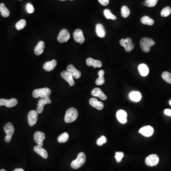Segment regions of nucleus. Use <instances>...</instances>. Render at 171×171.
Listing matches in <instances>:
<instances>
[{
	"label": "nucleus",
	"instance_id": "nucleus-8",
	"mask_svg": "<svg viewBox=\"0 0 171 171\" xmlns=\"http://www.w3.org/2000/svg\"><path fill=\"white\" fill-rule=\"evenodd\" d=\"M38 113L36 110H31L28 115V121L29 126L31 127L35 125L38 121Z\"/></svg>",
	"mask_w": 171,
	"mask_h": 171
},
{
	"label": "nucleus",
	"instance_id": "nucleus-47",
	"mask_svg": "<svg viewBox=\"0 0 171 171\" xmlns=\"http://www.w3.org/2000/svg\"><path fill=\"white\" fill-rule=\"evenodd\" d=\"M71 1H73V0H71Z\"/></svg>",
	"mask_w": 171,
	"mask_h": 171
},
{
	"label": "nucleus",
	"instance_id": "nucleus-34",
	"mask_svg": "<svg viewBox=\"0 0 171 171\" xmlns=\"http://www.w3.org/2000/svg\"><path fill=\"white\" fill-rule=\"evenodd\" d=\"M157 4V0H146L142 3L144 6H147L149 7H153Z\"/></svg>",
	"mask_w": 171,
	"mask_h": 171
},
{
	"label": "nucleus",
	"instance_id": "nucleus-33",
	"mask_svg": "<svg viewBox=\"0 0 171 171\" xmlns=\"http://www.w3.org/2000/svg\"><path fill=\"white\" fill-rule=\"evenodd\" d=\"M162 77L165 81L169 84H171V73L167 71H164L162 73Z\"/></svg>",
	"mask_w": 171,
	"mask_h": 171
},
{
	"label": "nucleus",
	"instance_id": "nucleus-13",
	"mask_svg": "<svg viewBox=\"0 0 171 171\" xmlns=\"http://www.w3.org/2000/svg\"><path fill=\"white\" fill-rule=\"evenodd\" d=\"M73 37L76 42L82 44L85 41V38L83 33L80 29H77L73 33Z\"/></svg>",
	"mask_w": 171,
	"mask_h": 171
},
{
	"label": "nucleus",
	"instance_id": "nucleus-14",
	"mask_svg": "<svg viewBox=\"0 0 171 171\" xmlns=\"http://www.w3.org/2000/svg\"><path fill=\"white\" fill-rule=\"evenodd\" d=\"M139 132L144 136L149 137L153 135L154 133V129L151 126H146L140 128Z\"/></svg>",
	"mask_w": 171,
	"mask_h": 171
},
{
	"label": "nucleus",
	"instance_id": "nucleus-6",
	"mask_svg": "<svg viewBox=\"0 0 171 171\" xmlns=\"http://www.w3.org/2000/svg\"><path fill=\"white\" fill-rule=\"evenodd\" d=\"M120 44L124 48L126 52H130L135 48V44L132 42V40L130 38L123 39L120 41Z\"/></svg>",
	"mask_w": 171,
	"mask_h": 171
},
{
	"label": "nucleus",
	"instance_id": "nucleus-29",
	"mask_svg": "<svg viewBox=\"0 0 171 171\" xmlns=\"http://www.w3.org/2000/svg\"><path fill=\"white\" fill-rule=\"evenodd\" d=\"M140 21L143 24L149 25V26H152L154 24V20L147 16H145L144 17H143L141 19Z\"/></svg>",
	"mask_w": 171,
	"mask_h": 171
},
{
	"label": "nucleus",
	"instance_id": "nucleus-16",
	"mask_svg": "<svg viewBox=\"0 0 171 171\" xmlns=\"http://www.w3.org/2000/svg\"><path fill=\"white\" fill-rule=\"evenodd\" d=\"M67 70L72 74L73 78L75 79H79L81 76V73L80 72V71L77 70L73 65H68V66H67Z\"/></svg>",
	"mask_w": 171,
	"mask_h": 171
},
{
	"label": "nucleus",
	"instance_id": "nucleus-40",
	"mask_svg": "<svg viewBox=\"0 0 171 171\" xmlns=\"http://www.w3.org/2000/svg\"><path fill=\"white\" fill-rule=\"evenodd\" d=\"M98 1L103 6H107L109 3V0H98Z\"/></svg>",
	"mask_w": 171,
	"mask_h": 171
},
{
	"label": "nucleus",
	"instance_id": "nucleus-36",
	"mask_svg": "<svg viewBox=\"0 0 171 171\" xmlns=\"http://www.w3.org/2000/svg\"><path fill=\"white\" fill-rule=\"evenodd\" d=\"M171 13V9L170 7H166L162 10L161 15L163 17H167Z\"/></svg>",
	"mask_w": 171,
	"mask_h": 171
},
{
	"label": "nucleus",
	"instance_id": "nucleus-35",
	"mask_svg": "<svg viewBox=\"0 0 171 171\" xmlns=\"http://www.w3.org/2000/svg\"><path fill=\"white\" fill-rule=\"evenodd\" d=\"M26 21L25 20H21L16 24V28L17 29V30H19V31L22 30L26 26Z\"/></svg>",
	"mask_w": 171,
	"mask_h": 171
},
{
	"label": "nucleus",
	"instance_id": "nucleus-44",
	"mask_svg": "<svg viewBox=\"0 0 171 171\" xmlns=\"http://www.w3.org/2000/svg\"><path fill=\"white\" fill-rule=\"evenodd\" d=\"M169 104H170V106H171V100L169 102Z\"/></svg>",
	"mask_w": 171,
	"mask_h": 171
},
{
	"label": "nucleus",
	"instance_id": "nucleus-20",
	"mask_svg": "<svg viewBox=\"0 0 171 171\" xmlns=\"http://www.w3.org/2000/svg\"><path fill=\"white\" fill-rule=\"evenodd\" d=\"M87 66H93L94 68H101L102 66V63L99 60H94L91 57H89L86 60Z\"/></svg>",
	"mask_w": 171,
	"mask_h": 171
},
{
	"label": "nucleus",
	"instance_id": "nucleus-43",
	"mask_svg": "<svg viewBox=\"0 0 171 171\" xmlns=\"http://www.w3.org/2000/svg\"><path fill=\"white\" fill-rule=\"evenodd\" d=\"M0 171H6V170H5V169H1V170H0Z\"/></svg>",
	"mask_w": 171,
	"mask_h": 171
},
{
	"label": "nucleus",
	"instance_id": "nucleus-45",
	"mask_svg": "<svg viewBox=\"0 0 171 171\" xmlns=\"http://www.w3.org/2000/svg\"><path fill=\"white\" fill-rule=\"evenodd\" d=\"M60 1H66V0H60Z\"/></svg>",
	"mask_w": 171,
	"mask_h": 171
},
{
	"label": "nucleus",
	"instance_id": "nucleus-41",
	"mask_svg": "<svg viewBox=\"0 0 171 171\" xmlns=\"http://www.w3.org/2000/svg\"><path fill=\"white\" fill-rule=\"evenodd\" d=\"M164 113L165 115L169 116H171V110L170 109H166L164 111Z\"/></svg>",
	"mask_w": 171,
	"mask_h": 171
},
{
	"label": "nucleus",
	"instance_id": "nucleus-30",
	"mask_svg": "<svg viewBox=\"0 0 171 171\" xmlns=\"http://www.w3.org/2000/svg\"><path fill=\"white\" fill-rule=\"evenodd\" d=\"M68 138H69V135H68V133L67 132H64L60 135H59L57 138V141L60 143H65L68 140Z\"/></svg>",
	"mask_w": 171,
	"mask_h": 171
},
{
	"label": "nucleus",
	"instance_id": "nucleus-22",
	"mask_svg": "<svg viewBox=\"0 0 171 171\" xmlns=\"http://www.w3.org/2000/svg\"><path fill=\"white\" fill-rule=\"evenodd\" d=\"M34 150L36 153L40 154L41 156L44 159H47L48 157V152L42 147L36 146H34L33 148Z\"/></svg>",
	"mask_w": 171,
	"mask_h": 171
},
{
	"label": "nucleus",
	"instance_id": "nucleus-39",
	"mask_svg": "<svg viewBox=\"0 0 171 171\" xmlns=\"http://www.w3.org/2000/svg\"><path fill=\"white\" fill-rule=\"evenodd\" d=\"M26 9L27 12L29 13H32L34 12V8L31 3L27 4Z\"/></svg>",
	"mask_w": 171,
	"mask_h": 171
},
{
	"label": "nucleus",
	"instance_id": "nucleus-17",
	"mask_svg": "<svg viewBox=\"0 0 171 171\" xmlns=\"http://www.w3.org/2000/svg\"><path fill=\"white\" fill-rule=\"evenodd\" d=\"M127 112L123 110H119L116 112V117L119 122L122 124H126L127 121Z\"/></svg>",
	"mask_w": 171,
	"mask_h": 171
},
{
	"label": "nucleus",
	"instance_id": "nucleus-4",
	"mask_svg": "<svg viewBox=\"0 0 171 171\" xmlns=\"http://www.w3.org/2000/svg\"><path fill=\"white\" fill-rule=\"evenodd\" d=\"M51 90L48 87L42 89H36L33 91L32 96L34 98H44L46 97H49L51 94Z\"/></svg>",
	"mask_w": 171,
	"mask_h": 171
},
{
	"label": "nucleus",
	"instance_id": "nucleus-31",
	"mask_svg": "<svg viewBox=\"0 0 171 171\" xmlns=\"http://www.w3.org/2000/svg\"><path fill=\"white\" fill-rule=\"evenodd\" d=\"M121 11V15L123 18H127L130 13V11L127 6H122Z\"/></svg>",
	"mask_w": 171,
	"mask_h": 171
},
{
	"label": "nucleus",
	"instance_id": "nucleus-48",
	"mask_svg": "<svg viewBox=\"0 0 171 171\" xmlns=\"http://www.w3.org/2000/svg\"><path fill=\"white\" fill-rule=\"evenodd\" d=\"M157 1H158V0H157Z\"/></svg>",
	"mask_w": 171,
	"mask_h": 171
},
{
	"label": "nucleus",
	"instance_id": "nucleus-38",
	"mask_svg": "<svg viewBox=\"0 0 171 171\" xmlns=\"http://www.w3.org/2000/svg\"><path fill=\"white\" fill-rule=\"evenodd\" d=\"M107 139L105 136H101L97 142V145L99 146H101L103 144L107 142Z\"/></svg>",
	"mask_w": 171,
	"mask_h": 171
},
{
	"label": "nucleus",
	"instance_id": "nucleus-23",
	"mask_svg": "<svg viewBox=\"0 0 171 171\" xmlns=\"http://www.w3.org/2000/svg\"><path fill=\"white\" fill-rule=\"evenodd\" d=\"M96 32L97 35L101 38H104L106 34L104 27L103 26L102 24H99V23L96 25Z\"/></svg>",
	"mask_w": 171,
	"mask_h": 171
},
{
	"label": "nucleus",
	"instance_id": "nucleus-12",
	"mask_svg": "<svg viewBox=\"0 0 171 171\" xmlns=\"http://www.w3.org/2000/svg\"><path fill=\"white\" fill-rule=\"evenodd\" d=\"M34 139L38 146L42 147L43 146V141L45 139L44 133L41 131L36 132L34 135Z\"/></svg>",
	"mask_w": 171,
	"mask_h": 171
},
{
	"label": "nucleus",
	"instance_id": "nucleus-15",
	"mask_svg": "<svg viewBox=\"0 0 171 171\" xmlns=\"http://www.w3.org/2000/svg\"><path fill=\"white\" fill-rule=\"evenodd\" d=\"M61 76L68 83L71 87H72L75 85V81L73 79V76L70 72L68 71H63L61 73Z\"/></svg>",
	"mask_w": 171,
	"mask_h": 171
},
{
	"label": "nucleus",
	"instance_id": "nucleus-18",
	"mask_svg": "<svg viewBox=\"0 0 171 171\" xmlns=\"http://www.w3.org/2000/svg\"><path fill=\"white\" fill-rule=\"evenodd\" d=\"M90 104L92 107L96 108V109L98 110H101L103 109L104 105L102 102L98 101V99L96 98H91L89 101Z\"/></svg>",
	"mask_w": 171,
	"mask_h": 171
},
{
	"label": "nucleus",
	"instance_id": "nucleus-21",
	"mask_svg": "<svg viewBox=\"0 0 171 171\" xmlns=\"http://www.w3.org/2000/svg\"><path fill=\"white\" fill-rule=\"evenodd\" d=\"M57 64V60H53L51 61L46 62L43 65V68L48 72H49L54 70Z\"/></svg>",
	"mask_w": 171,
	"mask_h": 171
},
{
	"label": "nucleus",
	"instance_id": "nucleus-9",
	"mask_svg": "<svg viewBox=\"0 0 171 171\" xmlns=\"http://www.w3.org/2000/svg\"><path fill=\"white\" fill-rule=\"evenodd\" d=\"M71 35L67 29H62L59 33L57 40L60 43L66 42L70 40Z\"/></svg>",
	"mask_w": 171,
	"mask_h": 171
},
{
	"label": "nucleus",
	"instance_id": "nucleus-25",
	"mask_svg": "<svg viewBox=\"0 0 171 171\" xmlns=\"http://www.w3.org/2000/svg\"><path fill=\"white\" fill-rule=\"evenodd\" d=\"M138 71L140 74L143 77H146L149 72L148 67L145 64H141L138 66Z\"/></svg>",
	"mask_w": 171,
	"mask_h": 171
},
{
	"label": "nucleus",
	"instance_id": "nucleus-10",
	"mask_svg": "<svg viewBox=\"0 0 171 171\" xmlns=\"http://www.w3.org/2000/svg\"><path fill=\"white\" fill-rule=\"evenodd\" d=\"M159 161V157L156 154L149 155L146 157L145 160V163L146 165L149 166H156L158 164Z\"/></svg>",
	"mask_w": 171,
	"mask_h": 171
},
{
	"label": "nucleus",
	"instance_id": "nucleus-1",
	"mask_svg": "<svg viewBox=\"0 0 171 171\" xmlns=\"http://www.w3.org/2000/svg\"><path fill=\"white\" fill-rule=\"evenodd\" d=\"M78 117V110L74 108H71L67 110L65 116V122L70 123L75 121Z\"/></svg>",
	"mask_w": 171,
	"mask_h": 171
},
{
	"label": "nucleus",
	"instance_id": "nucleus-32",
	"mask_svg": "<svg viewBox=\"0 0 171 171\" xmlns=\"http://www.w3.org/2000/svg\"><path fill=\"white\" fill-rule=\"evenodd\" d=\"M104 15L105 17L107 18V19H111L113 20H116V16L113 15L109 9L105 10L104 11Z\"/></svg>",
	"mask_w": 171,
	"mask_h": 171
},
{
	"label": "nucleus",
	"instance_id": "nucleus-46",
	"mask_svg": "<svg viewBox=\"0 0 171 171\" xmlns=\"http://www.w3.org/2000/svg\"><path fill=\"white\" fill-rule=\"evenodd\" d=\"M19 1H23V0H19Z\"/></svg>",
	"mask_w": 171,
	"mask_h": 171
},
{
	"label": "nucleus",
	"instance_id": "nucleus-37",
	"mask_svg": "<svg viewBox=\"0 0 171 171\" xmlns=\"http://www.w3.org/2000/svg\"><path fill=\"white\" fill-rule=\"evenodd\" d=\"M124 156V154L123 152H116L115 154V158L116 159L117 163H120Z\"/></svg>",
	"mask_w": 171,
	"mask_h": 171
},
{
	"label": "nucleus",
	"instance_id": "nucleus-3",
	"mask_svg": "<svg viewBox=\"0 0 171 171\" xmlns=\"http://www.w3.org/2000/svg\"><path fill=\"white\" fill-rule=\"evenodd\" d=\"M86 156L83 152H80L78 154L77 158L71 163V166L72 168L77 169L81 167L86 162Z\"/></svg>",
	"mask_w": 171,
	"mask_h": 171
},
{
	"label": "nucleus",
	"instance_id": "nucleus-11",
	"mask_svg": "<svg viewBox=\"0 0 171 171\" xmlns=\"http://www.w3.org/2000/svg\"><path fill=\"white\" fill-rule=\"evenodd\" d=\"M18 104V100L15 98L10 99H5L4 98L0 99V107L5 106L7 108H12L15 107Z\"/></svg>",
	"mask_w": 171,
	"mask_h": 171
},
{
	"label": "nucleus",
	"instance_id": "nucleus-7",
	"mask_svg": "<svg viewBox=\"0 0 171 171\" xmlns=\"http://www.w3.org/2000/svg\"><path fill=\"white\" fill-rule=\"evenodd\" d=\"M52 100H50L49 97H46L44 98H41L39 100L37 108V111L38 114L42 113L43 111V108L44 106L47 104H51Z\"/></svg>",
	"mask_w": 171,
	"mask_h": 171
},
{
	"label": "nucleus",
	"instance_id": "nucleus-26",
	"mask_svg": "<svg viewBox=\"0 0 171 171\" xmlns=\"http://www.w3.org/2000/svg\"><path fill=\"white\" fill-rule=\"evenodd\" d=\"M129 98L131 100L138 102L141 99V94L138 91H132L129 94Z\"/></svg>",
	"mask_w": 171,
	"mask_h": 171
},
{
	"label": "nucleus",
	"instance_id": "nucleus-42",
	"mask_svg": "<svg viewBox=\"0 0 171 171\" xmlns=\"http://www.w3.org/2000/svg\"><path fill=\"white\" fill-rule=\"evenodd\" d=\"M14 171H24V170L22 168H17L15 169Z\"/></svg>",
	"mask_w": 171,
	"mask_h": 171
},
{
	"label": "nucleus",
	"instance_id": "nucleus-28",
	"mask_svg": "<svg viewBox=\"0 0 171 171\" xmlns=\"http://www.w3.org/2000/svg\"><path fill=\"white\" fill-rule=\"evenodd\" d=\"M0 12H1V15L5 18L8 17L10 15V11L3 3L0 4Z\"/></svg>",
	"mask_w": 171,
	"mask_h": 171
},
{
	"label": "nucleus",
	"instance_id": "nucleus-19",
	"mask_svg": "<svg viewBox=\"0 0 171 171\" xmlns=\"http://www.w3.org/2000/svg\"><path fill=\"white\" fill-rule=\"evenodd\" d=\"M91 95L94 97H99V98L103 100H105L107 98V96L103 93L101 90L98 87L95 88L92 90L91 91Z\"/></svg>",
	"mask_w": 171,
	"mask_h": 171
},
{
	"label": "nucleus",
	"instance_id": "nucleus-24",
	"mask_svg": "<svg viewBox=\"0 0 171 171\" xmlns=\"http://www.w3.org/2000/svg\"><path fill=\"white\" fill-rule=\"evenodd\" d=\"M45 48V43L43 41H40L34 48V53L36 55L39 56L43 53Z\"/></svg>",
	"mask_w": 171,
	"mask_h": 171
},
{
	"label": "nucleus",
	"instance_id": "nucleus-5",
	"mask_svg": "<svg viewBox=\"0 0 171 171\" xmlns=\"http://www.w3.org/2000/svg\"><path fill=\"white\" fill-rule=\"evenodd\" d=\"M4 131L6 134V136L5 137V141L7 143L10 142L12 138L13 133L15 132V127L11 122H8L4 127Z\"/></svg>",
	"mask_w": 171,
	"mask_h": 171
},
{
	"label": "nucleus",
	"instance_id": "nucleus-27",
	"mask_svg": "<svg viewBox=\"0 0 171 171\" xmlns=\"http://www.w3.org/2000/svg\"><path fill=\"white\" fill-rule=\"evenodd\" d=\"M105 71L103 70H100L98 72L99 76L96 80V84L97 85H102L104 84L105 80L104 79Z\"/></svg>",
	"mask_w": 171,
	"mask_h": 171
},
{
	"label": "nucleus",
	"instance_id": "nucleus-2",
	"mask_svg": "<svg viewBox=\"0 0 171 171\" xmlns=\"http://www.w3.org/2000/svg\"><path fill=\"white\" fill-rule=\"evenodd\" d=\"M156 43L152 39L149 38H143L140 41V47L145 52L148 53L150 50V48L155 45Z\"/></svg>",
	"mask_w": 171,
	"mask_h": 171
}]
</instances>
